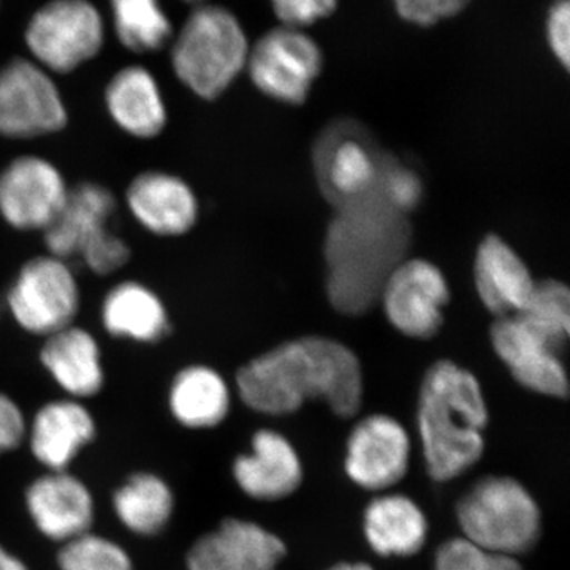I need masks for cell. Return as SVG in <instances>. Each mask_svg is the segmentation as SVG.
I'll return each instance as SVG.
<instances>
[{"mask_svg": "<svg viewBox=\"0 0 570 570\" xmlns=\"http://www.w3.org/2000/svg\"><path fill=\"white\" fill-rule=\"evenodd\" d=\"M236 387L262 414H292L307 400H324L340 417H352L362 406V366L337 341L299 337L239 367Z\"/></svg>", "mask_w": 570, "mask_h": 570, "instance_id": "1", "label": "cell"}, {"mask_svg": "<svg viewBox=\"0 0 570 570\" xmlns=\"http://www.w3.org/2000/svg\"><path fill=\"white\" fill-rule=\"evenodd\" d=\"M336 209L325 238L326 291L340 313L360 316L376 305L385 281L403 262L411 224L385 197L382 179L373 193Z\"/></svg>", "mask_w": 570, "mask_h": 570, "instance_id": "2", "label": "cell"}, {"mask_svg": "<svg viewBox=\"0 0 570 570\" xmlns=\"http://www.w3.org/2000/svg\"><path fill=\"white\" fill-rule=\"evenodd\" d=\"M487 423L489 409L474 374L449 360L430 366L419 401L428 474L448 482L474 466L485 449Z\"/></svg>", "mask_w": 570, "mask_h": 570, "instance_id": "3", "label": "cell"}, {"mask_svg": "<svg viewBox=\"0 0 570 570\" xmlns=\"http://www.w3.org/2000/svg\"><path fill=\"white\" fill-rule=\"evenodd\" d=\"M249 43L232 11L200 6L184 22L171 48L176 78L200 99H217L246 69Z\"/></svg>", "mask_w": 570, "mask_h": 570, "instance_id": "4", "label": "cell"}, {"mask_svg": "<svg viewBox=\"0 0 570 570\" xmlns=\"http://www.w3.org/2000/svg\"><path fill=\"white\" fill-rule=\"evenodd\" d=\"M118 202L104 184L82 181L70 186L66 204L43 232L47 253L69 262L80 258L97 276H111L129 264L126 239L112 230Z\"/></svg>", "mask_w": 570, "mask_h": 570, "instance_id": "5", "label": "cell"}, {"mask_svg": "<svg viewBox=\"0 0 570 570\" xmlns=\"http://www.w3.org/2000/svg\"><path fill=\"white\" fill-rule=\"evenodd\" d=\"M456 513L463 539L502 557L527 553L540 535L538 502L510 478L479 480L460 499Z\"/></svg>", "mask_w": 570, "mask_h": 570, "instance_id": "6", "label": "cell"}, {"mask_svg": "<svg viewBox=\"0 0 570 570\" xmlns=\"http://www.w3.org/2000/svg\"><path fill=\"white\" fill-rule=\"evenodd\" d=\"M11 317L26 333L48 337L75 324L81 288L69 262L51 254L26 262L7 294Z\"/></svg>", "mask_w": 570, "mask_h": 570, "instance_id": "7", "label": "cell"}, {"mask_svg": "<svg viewBox=\"0 0 570 570\" xmlns=\"http://www.w3.org/2000/svg\"><path fill=\"white\" fill-rule=\"evenodd\" d=\"M104 21L89 0H52L33 14L26 43L39 63L52 73H70L102 50Z\"/></svg>", "mask_w": 570, "mask_h": 570, "instance_id": "8", "label": "cell"}, {"mask_svg": "<svg viewBox=\"0 0 570 570\" xmlns=\"http://www.w3.org/2000/svg\"><path fill=\"white\" fill-rule=\"evenodd\" d=\"M69 111L50 71L28 59L0 70V137L37 140L66 129Z\"/></svg>", "mask_w": 570, "mask_h": 570, "instance_id": "9", "label": "cell"}, {"mask_svg": "<svg viewBox=\"0 0 570 570\" xmlns=\"http://www.w3.org/2000/svg\"><path fill=\"white\" fill-rule=\"evenodd\" d=\"M321 48L302 32L281 26L265 33L247 56L255 88L277 102L302 105L322 70Z\"/></svg>", "mask_w": 570, "mask_h": 570, "instance_id": "10", "label": "cell"}, {"mask_svg": "<svg viewBox=\"0 0 570 570\" xmlns=\"http://www.w3.org/2000/svg\"><path fill=\"white\" fill-rule=\"evenodd\" d=\"M70 186L58 165L21 156L0 171V217L11 228L43 234L61 213Z\"/></svg>", "mask_w": 570, "mask_h": 570, "instance_id": "11", "label": "cell"}, {"mask_svg": "<svg viewBox=\"0 0 570 570\" xmlns=\"http://www.w3.org/2000/svg\"><path fill=\"white\" fill-rule=\"evenodd\" d=\"M450 291L436 265L426 261H403L382 287L381 298L390 324L411 337L436 335L444 322Z\"/></svg>", "mask_w": 570, "mask_h": 570, "instance_id": "12", "label": "cell"}, {"mask_svg": "<svg viewBox=\"0 0 570 570\" xmlns=\"http://www.w3.org/2000/svg\"><path fill=\"white\" fill-rule=\"evenodd\" d=\"M389 156L377 151L366 135L340 124L318 141L316 170L322 193L335 208L373 193Z\"/></svg>", "mask_w": 570, "mask_h": 570, "instance_id": "13", "label": "cell"}, {"mask_svg": "<svg viewBox=\"0 0 570 570\" xmlns=\"http://www.w3.org/2000/svg\"><path fill=\"white\" fill-rule=\"evenodd\" d=\"M26 509L37 531L61 546L91 531L96 517L91 490L69 471H48L33 480Z\"/></svg>", "mask_w": 570, "mask_h": 570, "instance_id": "14", "label": "cell"}, {"mask_svg": "<svg viewBox=\"0 0 570 570\" xmlns=\"http://www.w3.org/2000/svg\"><path fill=\"white\" fill-rule=\"evenodd\" d=\"M409 455L404 428L387 415H371L348 438L346 472L363 489L385 490L406 475Z\"/></svg>", "mask_w": 570, "mask_h": 570, "instance_id": "15", "label": "cell"}, {"mask_svg": "<svg viewBox=\"0 0 570 570\" xmlns=\"http://www.w3.org/2000/svg\"><path fill=\"white\" fill-rule=\"evenodd\" d=\"M285 543L253 521L225 519L187 553V570H276Z\"/></svg>", "mask_w": 570, "mask_h": 570, "instance_id": "16", "label": "cell"}, {"mask_svg": "<svg viewBox=\"0 0 570 570\" xmlns=\"http://www.w3.org/2000/svg\"><path fill=\"white\" fill-rule=\"evenodd\" d=\"M126 204L138 225L163 238L189 234L198 220L200 205L189 183L164 170L135 176L126 190Z\"/></svg>", "mask_w": 570, "mask_h": 570, "instance_id": "17", "label": "cell"}, {"mask_svg": "<svg viewBox=\"0 0 570 570\" xmlns=\"http://www.w3.org/2000/svg\"><path fill=\"white\" fill-rule=\"evenodd\" d=\"M491 343L519 384L531 392L568 397L569 382L560 352L540 340L515 316L499 317L491 326Z\"/></svg>", "mask_w": 570, "mask_h": 570, "instance_id": "18", "label": "cell"}, {"mask_svg": "<svg viewBox=\"0 0 570 570\" xmlns=\"http://www.w3.org/2000/svg\"><path fill=\"white\" fill-rule=\"evenodd\" d=\"M97 426L82 401L62 397L50 401L28 423L33 459L48 471H69L70 464L96 438Z\"/></svg>", "mask_w": 570, "mask_h": 570, "instance_id": "19", "label": "cell"}, {"mask_svg": "<svg viewBox=\"0 0 570 570\" xmlns=\"http://www.w3.org/2000/svg\"><path fill=\"white\" fill-rule=\"evenodd\" d=\"M40 362L71 400H88L104 390L102 348L97 337L80 325L67 326L45 337Z\"/></svg>", "mask_w": 570, "mask_h": 570, "instance_id": "20", "label": "cell"}, {"mask_svg": "<svg viewBox=\"0 0 570 570\" xmlns=\"http://www.w3.org/2000/svg\"><path fill=\"white\" fill-rule=\"evenodd\" d=\"M474 276L480 299L498 318L519 314L535 287L520 255L498 235H489L480 243Z\"/></svg>", "mask_w": 570, "mask_h": 570, "instance_id": "21", "label": "cell"}, {"mask_svg": "<svg viewBox=\"0 0 570 570\" xmlns=\"http://www.w3.org/2000/svg\"><path fill=\"white\" fill-rule=\"evenodd\" d=\"M105 105L116 127L137 140H154L167 129L164 94L145 67L130 66L112 75L105 91Z\"/></svg>", "mask_w": 570, "mask_h": 570, "instance_id": "22", "label": "cell"}, {"mask_svg": "<svg viewBox=\"0 0 570 570\" xmlns=\"http://www.w3.org/2000/svg\"><path fill=\"white\" fill-rule=\"evenodd\" d=\"M234 478L247 497L277 501L298 489L303 469L287 439L275 431L261 430L253 438L250 453L236 459Z\"/></svg>", "mask_w": 570, "mask_h": 570, "instance_id": "23", "label": "cell"}, {"mask_svg": "<svg viewBox=\"0 0 570 570\" xmlns=\"http://www.w3.org/2000/svg\"><path fill=\"white\" fill-rule=\"evenodd\" d=\"M100 321L108 335L140 344L160 343L171 330L163 298L138 281L112 285L105 295Z\"/></svg>", "mask_w": 570, "mask_h": 570, "instance_id": "24", "label": "cell"}, {"mask_svg": "<svg viewBox=\"0 0 570 570\" xmlns=\"http://www.w3.org/2000/svg\"><path fill=\"white\" fill-rule=\"evenodd\" d=\"M168 407L179 425L189 430H208L227 419L230 390L213 367L186 366L171 382Z\"/></svg>", "mask_w": 570, "mask_h": 570, "instance_id": "25", "label": "cell"}, {"mask_svg": "<svg viewBox=\"0 0 570 570\" xmlns=\"http://www.w3.org/2000/svg\"><path fill=\"white\" fill-rule=\"evenodd\" d=\"M428 524L422 510L403 494L374 499L365 512V535L382 557H412L425 546Z\"/></svg>", "mask_w": 570, "mask_h": 570, "instance_id": "26", "label": "cell"}, {"mask_svg": "<svg viewBox=\"0 0 570 570\" xmlns=\"http://www.w3.org/2000/svg\"><path fill=\"white\" fill-rule=\"evenodd\" d=\"M119 523L132 534L151 538L170 523L175 497L170 485L153 472H137L112 494Z\"/></svg>", "mask_w": 570, "mask_h": 570, "instance_id": "27", "label": "cell"}, {"mask_svg": "<svg viewBox=\"0 0 570 570\" xmlns=\"http://www.w3.org/2000/svg\"><path fill=\"white\" fill-rule=\"evenodd\" d=\"M111 10L119 41L137 55L160 51L174 37L159 0H111Z\"/></svg>", "mask_w": 570, "mask_h": 570, "instance_id": "28", "label": "cell"}, {"mask_svg": "<svg viewBox=\"0 0 570 570\" xmlns=\"http://www.w3.org/2000/svg\"><path fill=\"white\" fill-rule=\"evenodd\" d=\"M515 317L551 348L560 352L568 343L570 332L569 288L560 281L535 283L530 302Z\"/></svg>", "mask_w": 570, "mask_h": 570, "instance_id": "29", "label": "cell"}, {"mask_svg": "<svg viewBox=\"0 0 570 570\" xmlns=\"http://www.w3.org/2000/svg\"><path fill=\"white\" fill-rule=\"evenodd\" d=\"M58 566L59 570H134L132 558L118 542L92 531L62 543Z\"/></svg>", "mask_w": 570, "mask_h": 570, "instance_id": "30", "label": "cell"}, {"mask_svg": "<svg viewBox=\"0 0 570 570\" xmlns=\"http://www.w3.org/2000/svg\"><path fill=\"white\" fill-rule=\"evenodd\" d=\"M434 570H523V568L515 558L490 553L460 538L449 540L439 547Z\"/></svg>", "mask_w": 570, "mask_h": 570, "instance_id": "31", "label": "cell"}, {"mask_svg": "<svg viewBox=\"0 0 570 570\" xmlns=\"http://www.w3.org/2000/svg\"><path fill=\"white\" fill-rule=\"evenodd\" d=\"M382 186L390 204L407 216L422 200L423 187L419 176L403 165L396 164L390 156L385 163Z\"/></svg>", "mask_w": 570, "mask_h": 570, "instance_id": "32", "label": "cell"}, {"mask_svg": "<svg viewBox=\"0 0 570 570\" xmlns=\"http://www.w3.org/2000/svg\"><path fill=\"white\" fill-rule=\"evenodd\" d=\"M397 14L412 24L430 26L436 24L445 18L456 17L471 0H393Z\"/></svg>", "mask_w": 570, "mask_h": 570, "instance_id": "33", "label": "cell"}, {"mask_svg": "<svg viewBox=\"0 0 570 570\" xmlns=\"http://www.w3.org/2000/svg\"><path fill=\"white\" fill-rule=\"evenodd\" d=\"M277 20L285 28L302 29L330 17L337 0H272Z\"/></svg>", "mask_w": 570, "mask_h": 570, "instance_id": "34", "label": "cell"}, {"mask_svg": "<svg viewBox=\"0 0 570 570\" xmlns=\"http://www.w3.org/2000/svg\"><path fill=\"white\" fill-rule=\"evenodd\" d=\"M28 436V422L20 404L7 393L0 392V455L20 448Z\"/></svg>", "mask_w": 570, "mask_h": 570, "instance_id": "35", "label": "cell"}, {"mask_svg": "<svg viewBox=\"0 0 570 570\" xmlns=\"http://www.w3.org/2000/svg\"><path fill=\"white\" fill-rule=\"evenodd\" d=\"M547 39L553 55L566 70L570 63V2L557 0L547 18Z\"/></svg>", "mask_w": 570, "mask_h": 570, "instance_id": "36", "label": "cell"}, {"mask_svg": "<svg viewBox=\"0 0 570 570\" xmlns=\"http://www.w3.org/2000/svg\"><path fill=\"white\" fill-rule=\"evenodd\" d=\"M0 570H31L17 554L11 553L0 543Z\"/></svg>", "mask_w": 570, "mask_h": 570, "instance_id": "37", "label": "cell"}, {"mask_svg": "<svg viewBox=\"0 0 570 570\" xmlns=\"http://www.w3.org/2000/svg\"><path fill=\"white\" fill-rule=\"evenodd\" d=\"M330 570H373V568H370L367 564H362V562H356V564H337Z\"/></svg>", "mask_w": 570, "mask_h": 570, "instance_id": "38", "label": "cell"}, {"mask_svg": "<svg viewBox=\"0 0 570 570\" xmlns=\"http://www.w3.org/2000/svg\"><path fill=\"white\" fill-rule=\"evenodd\" d=\"M184 2L198 3V2H204V0H184Z\"/></svg>", "mask_w": 570, "mask_h": 570, "instance_id": "39", "label": "cell"}]
</instances>
